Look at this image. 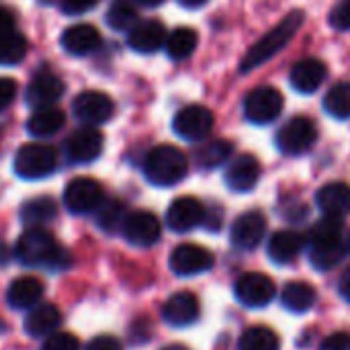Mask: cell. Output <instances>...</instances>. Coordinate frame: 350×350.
I'll use <instances>...</instances> for the list:
<instances>
[{
	"label": "cell",
	"instance_id": "obj_2",
	"mask_svg": "<svg viewBox=\"0 0 350 350\" xmlns=\"http://www.w3.org/2000/svg\"><path fill=\"white\" fill-rule=\"evenodd\" d=\"M304 12L301 10H293L291 14H287L277 27H273L265 37H260L250 49L248 53L242 57V64H240V72L246 74V72H252L256 68H260L265 62H269L271 57H275L291 39L293 35L299 31V27L304 25Z\"/></svg>",
	"mask_w": 350,
	"mask_h": 350
},
{
	"label": "cell",
	"instance_id": "obj_40",
	"mask_svg": "<svg viewBox=\"0 0 350 350\" xmlns=\"http://www.w3.org/2000/svg\"><path fill=\"white\" fill-rule=\"evenodd\" d=\"M96 4H98V0H62L59 8L64 14L74 16V14H84V12L92 10Z\"/></svg>",
	"mask_w": 350,
	"mask_h": 350
},
{
	"label": "cell",
	"instance_id": "obj_11",
	"mask_svg": "<svg viewBox=\"0 0 350 350\" xmlns=\"http://www.w3.org/2000/svg\"><path fill=\"white\" fill-rule=\"evenodd\" d=\"M234 293L244 308L258 310L275 299V283L262 273H246L236 281Z\"/></svg>",
	"mask_w": 350,
	"mask_h": 350
},
{
	"label": "cell",
	"instance_id": "obj_23",
	"mask_svg": "<svg viewBox=\"0 0 350 350\" xmlns=\"http://www.w3.org/2000/svg\"><path fill=\"white\" fill-rule=\"evenodd\" d=\"M316 203L324 215L345 217L350 213V185L347 183H328L324 185L318 195Z\"/></svg>",
	"mask_w": 350,
	"mask_h": 350
},
{
	"label": "cell",
	"instance_id": "obj_42",
	"mask_svg": "<svg viewBox=\"0 0 350 350\" xmlns=\"http://www.w3.org/2000/svg\"><path fill=\"white\" fill-rule=\"evenodd\" d=\"M320 350H350V336L345 332L332 334L322 342Z\"/></svg>",
	"mask_w": 350,
	"mask_h": 350
},
{
	"label": "cell",
	"instance_id": "obj_22",
	"mask_svg": "<svg viewBox=\"0 0 350 350\" xmlns=\"http://www.w3.org/2000/svg\"><path fill=\"white\" fill-rule=\"evenodd\" d=\"M62 324V314L51 304H37L25 318V332L31 338H47Z\"/></svg>",
	"mask_w": 350,
	"mask_h": 350
},
{
	"label": "cell",
	"instance_id": "obj_47",
	"mask_svg": "<svg viewBox=\"0 0 350 350\" xmlns=\"http://www.w3.org/2000/svg\"><path fill=\"white\" fill-rule=\"evenodd\" d=\"M178 2L187 8H201L203 4H207V0H178Z\"/></svg>",
	"mask_w": 350,
	"mask_h": 350
},
{
	"label": "cell",
	"instance_id": "obj_36",
	"mask_svg": "<svg viewBox=\"0 0 350 350\" xmlns=\"http://www.w3.org/2000/svg\"><path fill=\"white\" fill-rule=\"evenodd\" d=\"M107 23L115 31H131L137 25V12L129 2L117 0L111 4V8L107 12Z\"/></svg>",
	"mask_w": 350,
	"mask_h": 350
},
{
	"label": "cell",
	"instance_id": "obj_49",
	"mask_svg": "<svg viewBox=\"0 0 350 350\" xmlns=\"http://www.w3.org/2000/svg\"><path fill=\"white\" fill-rule=\"evenodd\" d=\"M164 350H189V349H185V347H180V345H172V347H166Z\"/></svg>",
	"mask_w": 350,
	"mask_h": 350
},
{
	"label": "cell",
	"instance_id": "obj_24",
	"mask_svg": "<svg viewBox=\"0 0 350 350\" xmlns=\"http://www.w3.org/2000/svg\"><path fill=\"white\" fill-rule=\"evenodd\" d=\"M301 248H304V236L301 234H297L293 230H281V232H275L271 236L267 252H269L273 262L289 265L301 254Z\"/></svg>",
	"mask_w": 350,
	"mask_h": 350
},
{
	"label": "cell",
	"instance_id": "obj_9",
	"mask_svg": "<svg viewBox=\"0 0 350 350\" xmlns=\"http://www.w3.org/2000/svg\"><path fill=\"white\" fill-rule=\"evenodd\" d=\"M105 137L96 127H82L68 135L64 142V154L72 164H90L103 154Z\"/></svg>",
	"mask_w": 350,
	"mask_h": 350
},
{
	"label": "cell",
	"instance_id": "obj_44",
	"mask_svg": "<svg viewBox=\"0 0 350 350\" xmlns=\"http://www.w3.org/2000/svg\"><path fill=\"white\" fill-rule=\"evenodd\" d=\"M12 27H14V14L8 8L0 6V35L12 31Z\"/></svg>",
	"mask_w": 350,
	"mask_h": 350
},
{
	"label": "cell",
	"instance_id": "obj_41",
	"mask_svg": "<svg viewBox=\"0 0 350 350\" xmlns=\"http://www.w3.org/2000/svg\"><path fill=\"white\" fill-rule=\"evenodd\" d=\"M16 98V82L12 78H0V113L6 111Z\"/></svg>",
	"mask_w": 350,
	"mask_h": 350
},
{
	"label": "cell",
	"instance_id": "obj_26",
	"mask_svg": "<svg viewBox=\"0 0 350 350\" xmlns=\"http://www.w3.org/2000/svg\"><path fill=\"white\" fill-rule=\"evenodd\" d=\"M66 125V115L57 107L35 109V113L27 121V131L33 137H49L55 135Z\"/></svg>",
	"mask_w": 350,
	"mask_h": 350
},
{
	"label": "cell",
	"instance_id": "obj_50",
	"mask_svg": "<svg viewBox=\"0 0 350 350\" xmlns=\"http://www.w3.org/2000/svg\"><path fill=\"white\" fill-rule=\"evenodd\" d=\"M347 252L350 254V236H349V242H347Z\"/></svg>",
	"mask_w": 350,
	"mask_h": 350
},
{
	"label": "cell",
	"instance_id": "obj_20",
	"mask_svg": "<svg viewBox=\"0 0 350 350\" xmlns=\"http://www.w3.org/2000/svg\"><path fill=\"white\" fill-rule=\"evenodd\" d=\"M166 37L168 31L160 21H142L129 31L127 43L137 53H154L166 45Z\"/></svg>",
	"mask_w": 350,
	"mask_h": 350
},
{
	"label": "cell",
	"instance_id": "obj_13",
	"mask_svg": "<svg viewBox=\"0 0 350 350\" xmlns=\"http://www.w3.org/2000/svg\"><path fill=\"white\" fill-rule=\"evenodd\" d=\"M121 232H123V238L131 246L150 248L160 240L162 226H160V219L154 213H150V211H133V213H127Z\"/></svg>",
	"mask_w": 350,
	"mask_h": 350
},
{
	"label": "cell",
	"instance_id": "obj_8",
	"mask_svg": "<svg viewBox=\"0 0 350 350\" xmlns=\"http://www.w3.org/2000/svg\"><path fill=\"white\" fill-rule=\"evenodd\" d=\"M103 203V187L86 176L74 178L64 189V205L70 213L84 215L98 209Z\"/></svg>",
	"mask_w": 350,
	"mask_h": 350
},
{
	"label": "cell",
	"instance_id": "obj_25",
	"mask_svg": "<svg viewBox=\"0 0 350 350\" xmlns=\"http://www.w3.org/2000/svg\"><path fill=\"white\" fill-rule=\"evenodd\" d=\"M43 297V283L35 277H18L10 283L6 299L14 310H31Z\"/></svg>",
	"mask_w": 350,
	"mask_h": 350
},
{
	"label": "cell",
	"instance_id": "obj_31",
	"mask_svg": "<svg viewBox=\"0 0 350 350\" xmlns=\"http://www.w3.org/2000/svg\"><path fill=\"white\" fill-rule=\"evenodd\" d=\"M230 156H232V144L228 139H213L195 152L197 164L207 170H213V168L226 164Z\"/></svg>",
	"mask_w": 350,
	"mask_h": 350
},
{
	"label": "cell",
	"instance_id": "obj_14",
	"mask_svg": "<svg viewBox=\"0 0 350 350\" xmlns=\"http://www.w3.org/2000/svg\"><path fill=\"white\" fill-rule=\"evenodd\" d=\"M72 111L78 117V121H82L90 127H96L100 123H107L113 117L115 105L109 98V94H105V92L84 90L74 98Z\"/></svg>",
	"mask_w": 350,
	"mask_h": 350
},
{
	"label": "cell",
	"instance_id": "obj_30",
	"mask_svg": "<svg viewBox=\"0 0 350 350\" xmlns=\"http://www.w3.org/2000/svg\"><path fill=\"white\" fill-rule=\"evenodd\" d=\"M197 41H199V37H197L195 29L178 27L172 33H168V37H166V53L172 59H187L195 51Z\"/></svg>",
	"mask_w": 350,
	"mask_h": 350
},
{
	"label": "cell",
	"instance_id": "obj_17",
	"mask_svg": "<svg viewBox=\"0 0 350 350\" xmlns=\"http://www.w3.org/2000/svg\"><path fill=\"white\" fill-rule=\"evenodd\" d=\"M226 185L234 193H248L258 185L260 178V162L252 154H242L232 164L228 166L226 174Z\"/></svg>",
	"mask_w": 350,
	"mask_h": 350
},
{
	"label": "cell",
	"instance_id": "obj_33",
	"mask_svg": "<svg viewBox=\"0 0 350 350\" xmlns=\"http://www.w3.org/2000/svg\"><path fill=\"white\" fill-rule=\"evenodd\" d=\"M27 55V39L18 31L0 35V66H16Z\"/></svg>",
	"mask_w": 350,
	"mask_h": 350
},
{
	"label": "cell",
	"instance_id": "obj_15",
	"mask_svg": "<svg viewBox=\"0 0 350 350\" xmlns=\"http://www.w3.org/2000/svg\"><path fill=\"white\" fill-rule=\"evenodd\" d=\"M205 221V207L195 197H178L166 211V224L176 234H187Z\"/></svg>",
	"mask_w": 350,
	"mask_h": 350
},
{
	"label": "cell",
	"instance_id": "obj_46",
	"mask_svg": "<svg viewBox=\"0 0 350 350\" xmlns=\"http://www.w3.org/2000/svg\"><path fill=\"white\" fill-rule=\"evenodd\" d=\"M10 256H12V254H10V250H8V246H6L4 242H0V269L8 265Z\"/></svg>",
	"mask_w": 350,
	"mask_h": 350
},
{
	"label": "cell",
	"instance_id": "obj_37",
	"mask_svg": "<svg viewBox=\"0 0 350 350\" xmlns=\"http://www.w3.org/2000/svg\"><path fill=\"white\" fill-rule=\"evenodd\" d=\"M342 217H332V215H324V219H320L312 232H310V240L312 244L316 242H330V240H340L342 236Z\"/></svg>",
	"mask_w": 350,
	"mask_h": 350
},
{
	"label": "cell",
	"instance_id": "obj_12",
	"mask_svg": "<svg viewBox=\"0 0 350 350\" xmlns=\"http://www.w3.org/2000/svg\"><path fill=\"white\" fill-rule=\"evenodd\" d=\"M215 265L213 254L197 244H180L170 254V271L178 277H195L211 271Z\"/></svg>",
	"mask_w": 350,
	"mask_h": 350
},
{
	"label": "cell",
	"instance_id": "obj_28",
	"mask_svg": "<svg viewBox=\"0 0 350 350\" xmlns=\"http://www.w3.org/2000/svg\"><path fill=\"white\" fill-rule=\"evenodd\" d=\"M281 301H283V306L289 312H293V314H306L316 304V291L308 283L291 281V283L285 285V289L281 293Z\"/></svg>",
	"mask_w": 350,
	"mask_h": 350
},
{
	"label": "cell",
	"instance_id": "obj_43",
	"mask_svg": "<svg viewBox=\"0 0 350 350\" xmlns=\"http://www.w3.org/2000/svg\"><path fill=\"white\" fill-rule=\"evenodd\" d=\"M86 350H123L121 342L113 336H96L88 342Z\"/></svg>",
	"mask_w": 350,
	"mask_h": 350
},
{
	"label": "cell",
	"instance_id": "obj_27",
	"mask_svg": "<svg viewBox=\"0 0 350 350\" xmlns=\"http://www.w3.org/2000/svg\"><path fill=\"white\" fill-rule=\"evenodd\" d=\"M57 215V205L51 197H35L23 203L18 217L27 228H43Z\"/></svg>",
	"mask_w": 350,
	"mask_h": 350
},
{
	"label": "cell",
	"instance_id": "obj_4",
	"mask_svg": "<svg viewBox=\"0 0 350 350\" xmlns=\"http://www.w3.org/2000/svg\"><path fill=\"white\" fill-rule=\"evenodd\" d=\"M57 168V152L45 144H25L14 156V172L25 180H39Z\"/></svg>",
	"mask_w": 350,
	"mask_h": 350
},
{
	"label": "cell",
	"instance_id": "obj_5",
	"mask_svg": "<svg viewBox=\"0 0 350 350\" xmlns=\"http://www.w3.org/2000/svg\"><path fill=\"white\" fill-rule=\"evenodd\" d=\"M318 139V129L308 117H293L277 131V148L287 156L306 154Z\"/></svg>",
	"mask_w": 350,
	"mask_h": 350
},
{
	"label": "cell",
	"instance_id": "obj_45",
	"mask_svg": "<svg viewBox=\"0 0 350 350\" xmlns=\"http://www.w3.org/2000/svg\"><path fill=\"white\" fill-rule=\"evenodd\" d=\"M338 291H340V295H342V297H345V299L350 304V271H347V273L340 277Z\"/></svg>",
	"mask_w": 350,
	"mask_h": 350
},
{
	"label": "cell",
	"instance_id": "obj_18",
	"mask_svg": "<svg viewBox=\"0 0 350 350\" xmlns=\"http://www.w3.org/2000/svg\"><path fill=\"white\" fill-rule=\"evenodd\" d=\"M201 314L199 308V299L189 293V291H178L174 293L162 308V318L166 324L174 326V328H185L197 322Z\"/></svg>",
	"mask_w": 350,
	"mask_h": 350
},
{
	"label": "cell",
	"instance_id": "obj_21",
	"mask_svg": "<svg viewBox=\"0 0 350 350\" xmlns=\"http://www.w3.org/2000/svg\"><path fill=\"white\" fill-rule=\"evenodd\" d=\"M100 45V33L88 23L72 25L62 35V47L70 55H88Z\"/></svg>",
	"mask_w": 350,
	"mask_h": 350
},
{
	"label": "cell",
	"instance_id": "obj_38",
	"mask_svg": "<svg viewBox=\"0 0 350 350\" xmlns=\"http://www.w3.org/2000/svg\"><path fill=\"white\" fill-rule=\"evenodd\" d=\"M41 350H80V342L76 340V336L68 334V332H53L51 336L45 338Z\"/></svg>",
	"mask_w": 350,
	"mask_h": 350
},
{
	"label": "cell",
	"instance_id": "obj_35",
	"mask_svg": "<svg viewBox=\"0 0 350 350\" xmlns=\"http://www.w3.org/2000/svg\"><path fill=\"white\" fill-rule=\"evenodd\" d=\"M127 213H125V207L121 201L117 199H109V201H103L96 209V224L103 232L107 234H113L117 230L123 228V221H125Z\"/></svg>",
	"mask_w": 350,
	"mask_h": 350
},
{
	"label": "cell",
	"instance_id": "obj_48",
	"mask_svg": "<svg viewBox=\"0 0 350 350\" xmlns=\"http://www.w3.org/2000/svg\"><path fill=\"white\" fill-rule=\"evenodd\" d=\"M135 2H139V4H144V6H160L164 0H135Z\"/></svg>",
	"mask_w": 350,
	"mask_h": 350
},
{
	"label": "cell",
	"instance_id": "obj_10",
	"mask_svg": "<svg viewBox=\"0 0 350 350\" xmlns=\"http://www.w3.org/2000/svg\"><path fill=\"white\" fill-rule=\"evenodd\" d=\"M66 86L62 82V78L51 70V68H39L29 86H27V105L33 109H43V107H53V103H57L64 94Z\"/></svg>",
	"mask_w": 350,
	"mask_h": 350
},
{
	"label": "cell",
	"instance_id": "obj_3",
	"mask_svg": "<svg viewBox=\"0 0 350 350\" xmlns=\"http://www.w3.org/2000/svg\"><path fill=\"white\" fill-rule=\"evenodd\" d=\"M189 172L187 156L168 144L156 146L148 152L144 160V174L156 187H174Z\"/></svg>",
	"mask_w": 350,
	"mask_h": 350
},
{
	"label": "cell",
	"instance_id": "obj_39",
	"mask_svg": "<svg viewBox=\"0 0 350 350\" xmlns=\"http://www.w3.org/2000/svg\"><path fill=\"white\" fill-rule=\"evenodd\" d=\"M330 25L336 31H350V0H340L330 12Z\"/></svg>",
	"mask_w": 350,
	"mask_h": 350
},
{
	"label": "cell",
	"instance_id": "obj_19",
	"mask_svg": "<svg viewBox=\"0 0 350 350\" xmlns=\"http://www.w3.org/2000/svg\"><path fill=\"white\" fill-rule=\"evenodd\" d=\"M328 76V68L322 59L318 57H306V59H299L291 72H289V80H291V86L297 90V92H304V94H312L316 92L324 80Z\"/></svg>",
	"mask_w": 350,
	"mask_h": 350
},
{
	"label": "cell",
	"instance_id": "obj_29",
	"mask_svg": "<svg viewBox=\"0 0 350 350\" xmlns=\"http://www.w3.org/2000/svg\"><path fill=\"white\" fill-rule=\"evenodd\" d=\"M345 252H347V246L342 244V240L316 242L312 244V250H310V262L316 271L326 273L342 260Z\"/></svg>",
	"mask_w": 350,
	"mask_h": 350
},
{
	"label": "cell",
	"instance_id": "obj_34",
	"mask_svg": "<svg viewBox=\"0 0 350 350\" xmlns=\"http://www.w3.org/2000/svg\"><path fill=\"white\" fill-rule=\"evenodd\" d=\"M324 109L334 119H350V82H338L326 92Z\"/></svg>",
	"mask_w": 350,
	"mask_h": 350
},
{
	"label": "cell",
	"instance_id": "obj_32",
	"mask_svg": "<svg viewBox=\"0 0 350 350\" xmlns=\"http://www.w3.org/2000/svg\"><path fill=\"white\" fill-rule=\"evenodd\" d=\"M279 347H281L279 336L265 326L248 328L238 342V350H279Z\"/></svg>",
	"mask_w": 350,
	"mask_h": 350
},
{
	"label": "cell",
	"instance_id": "obj_1",
	"mask_svg": "<svg viewBox=\"0 0 350 350\" xmlns=\"http://www.w3.org/2000/svg\"><path fill=\"white\" fill-rule=\"evenodd\" d=\"M14 256L23 267L45 269L51 273H62L72 265L68 250H64L43 228H29L21 234L14 246Z\"/></svg>",
	"mask_w": 350,
	"mask_h": 350
},
{
	"label": "cell",
	"instance_id": "obj_6",
	"mask_svg": "<svg viewBox=\"0 0 350 350\" xmlns=\"http://www.w3.org/2000/svg\"><path fill=\"white\" fill-rule=\"evenodd\" d=\"M283 111V94L273 86H258L248 92L244 100V113L248 121L256 125L273 123Z\"/></svg>",
	"mask_w": 350,
	"mask_h": 350
},
{
	"label": "cell",
	"instance_id": "obj_7",
	"mask_svg": "<svg viewBox=\"0 0 350 350\" xmlns=\"http://www.w3.org/2000/svg\"><path fill=\"white\" fill-rule=\"evenodd\" d=\"M172 129L187 142H203L213 129V113L201 105H189L174 115Z\"/></svg>",
	"mask_w": 350,
	"mask_h": 350
},
{
	"label": "cell",
	"instance_id": "obj_16",
	"mask_svg": "<svg viewBox=\"0 0 350 350\" xmlns=\"http://www.w3.org/2000/svg\"><path fill=\"white\" fill-rule=\"evenodd\" d=\"M267 234V219L260 211L242 213L230 232L232 244L240 250H254Z\"/></svg>",
	"mask_w": 350,
	"mask_h": 350
}]
</instances>
